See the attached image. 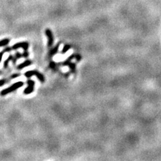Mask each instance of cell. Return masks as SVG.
I'll return each instance as SVG.
<instances>
[{
    "mask_svg": "<svg viewBox=\"0 0 161 161\" xmlns=\"http://www.w3.org/2000/svg\"><path fill=\"white\" fill-rule=\"evenodd\" d=\"M23 85H24V83L22 81H18L17 83H15L13 84L10 87H9L5 89H3L1 92H0V95L2 96L6 95L9 94H10V93H12L13 91L18 89L19 88H20V87H22Z\"/></svg>",
    "mask_w": 161,
    "mask_h": 161,
    "instance_id": "1",
    "label": "cell"
},
{
    "mask_svg": "<svg viewBox=\"0 0 161 161\" xmlns=\"http://www.w3.org/2000/svg\"><path fill=\"white\" fill-rule=\"evenodd\" d=\"M24 75L27 78H30L32 76H36L38 79H39L41 83H45V78L44 75L40 73L37 70H34V71H28L24 73Z\"/></svg>",
    "mask_w": 161,
    "mask_h": 161,
    "instance_id": "2",
    "label": "cell"
},
{
    "mask_svg": "<svg viewBox=\"0 0 161 161\" xmlns=\"http://www.w3.org/2000/svg\"><path fill=\"white\" fill-rule=\"evenodd\" d=\"M27 84H28V87L24 91V94L25 95H29L32 94V93L34 91V89H35V81L31 79H29L27 81Z\"/></svg>",
    "mask_w": 161,
    "mask_h": 161,
    "instance_id": "3",
    "label": "cell"
},
{
    "mask_svg": "<svg viewBox=\"0 0 161 161\" xmlns=\"http://www.w3.org/2000/svg\"><path fill=\"white\" fill-rule=\"evenodd\" d=\"M29 46V44L27 42H18L15 45H13L12 46V50H17L18 48H22L24 51H28V48Z\"/></svg>",
    "mask_w": 161,
    "mask_h": 161,
    "instance_id": "4",
    "label": "cell"
},
{
    "mask_svg": "<svg viewBox=\"0 0 161 161\" xmlns=\"http://www.w3.org/2000/svg\"><path fill=\"white\" fill-rule=\"evenodd\" d=\"M45 34L48 38V46L51 47L54 43V36L52 35V32L50 29L48 28L45 30Z\"/></svg>",
    "mask_w": 161,
    "mask_h": 161,
    "instance_id": "5",
    "label": "cell"
},
{
    "mask_svg": "<svg viewBox=\"0 0 161 161\" xmlns=\"http://www.w3.org/2000/svg\"><path fill=\"white\" fill-rule=\"evenodd\" d=\"M32 65V61L30 60H26L24 61V62L21 63V64H19L17 66V69L18 70H22L24 68H25L26 67H28Z\"/></svg>",
    "mask_w": 161,
    "mask_h": 161,
    "instance_id": "6",
    "label": "cell"
},
{
    "mask_svg": "<svg viewBox=\"0 0 161 161\" xmlns=\"http://www.w3.org/2000/svg\"><path fill=\"white\" fill-rule=\"evenodd\" d=\"M59 46H60V43H58L55 46V47H54L53 48H52V49H51L49 51V53H48V56L50 57H52V56L56 55V53L58 52V47H59Z\"/></svg>",
    "mask_w": 161,
    "mask_h": 161,
    "instance_id": "7",
    "label": "cell"
},
{
    "mask_svg": "<svg viewBox=\"0 0 161 161\" xmlns=\"http://www.w3.org/2000/svg\"><path fill=\"white\" fill-rule=\"evenodd\" d=\"M22 57H24L23 54H21L20 52H16L15 55L13 56V58H12V62H13V64L15 65L16 63V62H17V61L19 59V58H22Z\"/></svg>",
    "mask_w": 161,
    "mask_h": 161,
    "instance_id": "8",
    "label": "cell"
},
{
    "mask_svg": "<svg viewBox=\"0 0 161 161\" xmlns=\"http://www.w3.org/2000/svg\"><path fill=\"white\" fill-rule=\"evenodd\" d=\"M12 58H13V55H9V56H8V58H7V59L4 61V62H3V67H4V69H7V68L8 67L9 62H10L11 61H12Z\"/></svg>",
    "mask_w": 161,
    "mask_h": 161,
    "instance_id": "9",
    "label": "cell"
},
{
    "mask_svg": "<svg viewBox=\"0 0 161 161\" xmlns=\"http://www.w3.org/2000/svg\"><path fill=\"white\" fill-rule=\"evenodd\" d=\"M9 42H10V40H9V38H5L2 40H0V47L7 46L9 43Z\"/></svg>",
    "mask_w": 161,
    "mask_h": 161,
    "instance_id": "10",
    "label": "cell"
},
{
    "mask_svg": "<svg viewBox=\"0 0 161 161\" xmlns=\"http://www.w3.org/2000/svg\"><path fill=\"white\" fill-rule=\"evenodd\" d=\"M12 79L11 77H9V78H6V79H0V87L3 86V85H5L6 83H7L9 82V81Z\"/></svg>",
    "mask_w": 161,
    "mask_h": 161,
    "instance_id": "11",
    "label": "cell"
},
{
    "mask_svg": "<svg viewBox=\"0 0 161 161\" xmlns=\"http://www.w3.org/2000/svg\"><path fill=\"white\" fill-rule=\"evenodd\" d=\"M70 48H71V46H70V45H65V46H64V48H63L62 51V53L64 54V53L67 52L68 51H69V50L70 49Z\"/></svg>",
    "mask_w": 161,
    "mask_h": 161,
    "instance_id": "12",
    "label": "cell"
},
{
    "mask_svg": "<svg viewBox=\"0 0 161 161\" xmlns=\"http://www.w3.org/2000/svg\"><path fill=\"white\" fill-rule=\"evenodd\" d=\"M12 51V47H6V48H4L3 51L4 52H9Z\"/></svg>",
    "mask_w": 161,
    "mask_h": 161,
    "instance_id": "13",
    "label": "cell"
},
{
    "mask_svg": "<svg viewBox=\"0 0 161 161\" xmlns=\"http://www.w3.org/2000/svg\"><path fill=\"white\" fill-rule=\"evenodd\" d=\"M56 66V63H55V62H51V63H50V67H51V68H52V69H55Z\"/></svg>",
    "mask_w": 161,
    "mask_h": 161,
    "instance_id": "14",
    "label": "cell"
},
{
    "mask_svg": "<svg viewBox=\"0 0 161 161\" xmlns=\"http://www.w3.org/2000/svg\"><path fill=\"white\" fill-rule=\"evenodd\" d=\"M3 54H4V51H2L0 52V62H2V58H3Z\"/></svg>",
    "mask_w": 161,
    "mask_h": 161,
    "instance_id": "15",
    "label": "cell"
},
{
    "mask_svg": "<svg viewBox=\"0 0 161 161\" xmlns=\"http://www.w3.org/2000/svg\"><path fill=\"white\" fill-rule=\"evenodd\" d=\"M2 74H3V71H2L1 70H0V75H2Z\"/></svg>",
    "mask_w": 161,
    "mask_h": 161,
    "instance_id": "16",
    "label": "cell"
}]
</instances>
